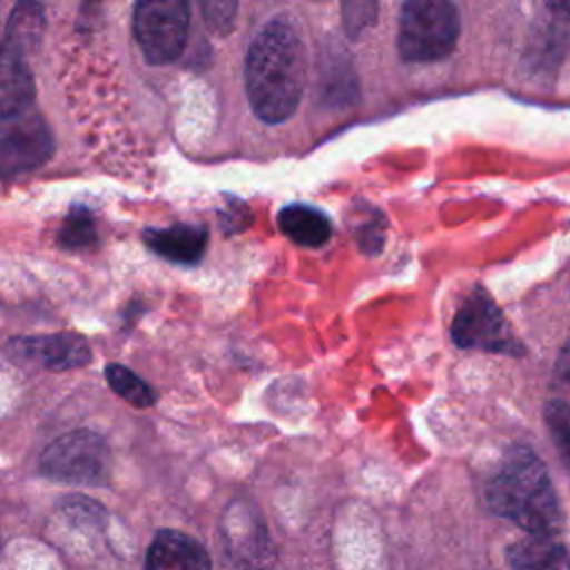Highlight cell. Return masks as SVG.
I'll use <instances>...</instances> for the list:
<instances>
[{
	"instance_id": "cell-7",
	"label": "cell",
	"mask_w": 570,
	"mask_h": 570,
	"mask_svg": "<svg viewBox=\"0 0 570 570\" xmlns=\"http://www.w3.org/2000/svg\"><path fill=\"white\" fill-rule=\"evenodd\" d=\"M227 559L238 570H267L274 554L267 528L247 503H232L220 525Z\"/></svg>"
},
{
	"instance_id": "cell-16",
	"label": "cell",
	"mask_w": 570,
	"mask_h": 570,
	"mask_svg": "<svg viewBox=\"0 0 570 570\" xmlns=\"http://www.w3.org/2000/svg\"><path fill=\"white\" fill-rule=\"evenodd\" d=\"M105 379L111 385V390L120 399L131 403L134 407H151L156 403L154 390L125 365H118V363L107 365L105 367Z\"/></svg>"
},
{
	"instance_id": "cell-10",
	"label": "cell",
	"mask_w": 570,
	"mask_h": 570,
	"mask_svg": "<svg viewBox=\"0 0 570 570\" xmlns=\"http://www.w3.org/2000/svg\"><path fill=\"white\" fill-rule=\"evenodd\" d=\"M145 570H212L200 541L178 530H160L147 548Z\"/></svg>"
},
{
	"instance_id": "cell-4",
	"label": "cell",
	"mask_w": 570,
	"mask_h": 570,
	"mask_svg": "<svg viewBox=\"0 0 570 570\" xmlns=\"http://www.w3.org/2000/svg\"><path fill=\"white\" fill-rule=\"evenodd\" d=\"M40 472L62 483L105 485L111 472L109 448L89 430L67 432L42 452Z\"/></svg>"
},
{
	"instance_id": "cell-1",
	"label": "cell",
	"mask_w": 570,
	"mask_h": 570,
	"mask_svg": "<svg viewBox=\"0 0 570 570\" xmlns=\"http://www.w3.org/2000/svg\"><path fill=\"white\" fill-rule=\"evenodd\" d=\"M305 87V45L298 29L276 18L267 22L247 49L245 89L254 116L267 125L287 120Z\"/></svg>"
},
{
	"instance_id": "cell-6",
	"label": "cell",
	"mask_w": 570,
	"mask_h": 570,
	"mask_svg": "<svg viewBox=\"0 0 570 570\" xmlns=\"http://www.w3.org/2000/svg\"><path fill=\"white\" fill-rule=\"evenodd\" d=\"M450 334L459 347L468 350H485L499 354L523 352V345L512 334L505 316L483 287H476L463 301V305L454 314Z\"/></svg>"
},
{
	"instance_id": "cell-20",
	"label": "cell",
	"mask_w": 570,
	"mask_h": 570,
	"mask_svg": "<svg viewBox=\"0 0 570 570\" xmlns=\"http://www.w3.org/2000/svg\"><path fill=\"white\" fill-rule=\"evenodd\" d=\"M546 7L554 13V18L570 20V2H548Z\"/></svg>"
},
{
	"instance_id": "cell-14",
	"label": "cell",
	"mask_w": 570,
	"mask_h": 570,
	"mask_svg": "<svg viewBox=\"0 0 570 570\" xmlns=\"http://www.w3.org/2000/svg\"><path fill=\"white\" fill-rule=\"evenodd\" d=\"M281 232L303 247H323L332 236L330 218L305 203H292L278 214Z\"/></svg>"
},
{
	"instance_id": "cell-17",
	"label": "cell",
	"mask_w": 570,
	"mask_h": 570,
	"mask_svg": "<svg viewBox=\"0 0 570 570\" xmlns=\"http://www.w3.org/2000/svg\"><path fill=\"white\" fill-rule=\"evenodd\" d=\"M98 243V234L94 227V218L87 209L73 207L60 229V245L69 249L78 247H94Z\"/></svg>"
},
{
	"instance_id": "cell-9",
	"label": "cell",
	"mask_w": 570,
	"mask_h": 570,
	"mask_svg": "<svg viewBox=\"0 0 570 570\" xmlns=\"http://www.w3.org/2000/svg\"><path fill=\"white\" fill-rule=\"evenodd\" d=\"M9 354L16 361H31L47 370H71L85 365L89 356V345L78 334H49L16 338L9 343Z\"/></svg>"
},
{
	"instance_id": "cell-8",
	"label": "cell",
	"mask_w": 570,
	"mask_h": 570,
	"mask_svg": "<svg viewBox=\"0 0 570 570\" xmlns=\"http://www.w3.org/2000/svg\"><path fill=\"white\" fill-rule=\"evenodd\" d=\"M51 154V136L38 114H20L2 120L0 160L2 174L22 171L45 163Z\"/></svg>"
},
{
	"instance_id": "cell-19",
	"label": "cell",
	"mask_w": 570,
	"mask_h": 570,
	"mask_svg": "<svg viewBox=\"0 0 570 570\" xmlns=\"http://www.w3.org/2000/svg\"><path fill=\"white\" fill-rule=\"evenodd\" d=\"M238 4L236 2H223V0H207L203 2V16L209 27V31H216L218 36H225L234 27Z\"/></svg>"
},
{
	"instance_id": "cell-5",
	"label": "cell",
	"mask_w": 570,
	"mask_h": 570,
	"mask_svg": "<svg viewBox=\"0 0 570 570\" xmlns=\"http://www.w3.org/2000/svg\"><path fill=\"white\" fill-rule=\"evenodd\" d=\"M189 7L183 0H142L134 9V36L151 65L176 60L187 42Z\"/></svg>"
},
{
	"instance_id": "cell-15",
	"label": "cell",
	"mask_w": 570,
	"mask_h": 570,
	"mask_svg": "<svg viewBox=\"0 0 570 570\" xmlns=\"http://www.w3.org/2000/svg\"><path fill=\"white\" fill-rule=\"evenodd\" d=\"M42 27H45V18H42V9L38 4H33V2L16 4L7 20L2 49H11V51H18L24 56L27 49H33L40 42Z\"/></svg>"
},
{
	"instance_id": "cell-3",
	"label": "cell",
	"mask_w": 570,
	"mask_h": 570,
	"mask_svg": "<svg viewBox=\"0 0 570 570\" xmlns=\"http://www.w3.org/2000/svg\"><path fill=\"white\" fill-rule=\"evenodd\" d=\"M461 33L459 11L445 0H410L401 7L396 47L407 62L445 58Z\"/></svg>"
},
{
	"instance_id": "cell-18",
	"label": "cell",
	"mask_w": 570,
	"mask_h": 570,
	"mask_svg": "<svg viewBox=\"0 0 570 570\" xmlns=\"http://www.w3.org/2000/svg\"><path fill=\"white\" fill-rule=\"evenodd\" d=\"M548 430L552 434V441L563 456L566 465L570 468V403L566 401H550L543 410Z\"/></svg>"
},
{
	"instance_id": "cell-11",
	"label": "cell",
	"mask_w": 570,
	"mask_h": 570,
	"mask_svg": "<svg viewBox=\"0 0 570 570\" xmlns=\"http://www.w3.org/2000/svg\"><path fill=\"white\" fill-rule=\"evenodd\" d=\"M142 240L154 254L171 263L194 265L207 247V229L203 225L178 223L163 229H145Z\"/></svg>"
},
{
	"instance_id": "cell-12",
	"label": "cell",
	"mask_w": 570,
	"mask_h": 570,
	"mask_svg": "<svg viewBox=\"0 0 570 570\" xmlns=\"http://www.w3.org/2000/svg\"><path fill=\"white\" fill-rule=\"evenodd\" d=\"M510 570H570V550L557 537L525 534L505 550Z\"/></svg>"
},
{
	"instance_id": "cell-13",
	"label": "cell",
	"mask_w": 570,
	"mask_h": 570,
	"mask_svg": "<svg viewBox=\"0 0 570 570\" xmlns=\"http://www.w3.org/2000/svg\"><path fill=\"white\" fill-rule=\"evenodd\" d=\"M36 89L24 56L11 49H2V80H0V114L13 118L27 114L33 102Z\"/></svg>"
},
{
	"instance_id": "cell-2",
	"label": "cell",
	"mask_w": 570,
	"mask_h": 570,
	"mask_svg": "<svg viewBox=\"0 0 570 570\" xmlns=\"http://www.w3.org/2000/svg\"><path fill=\"white\" fill-rule=\"evenodd\" d=\"M485 503L525 534L557 537L563 525L552 479L541 459L525 445H514L503 454L485 485Z\"/></svg>"
}]
</instances>
